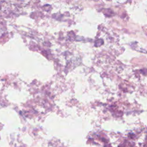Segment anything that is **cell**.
Returning a JSON list of instances; mask_svg holds the SVG:
<instances>
[]
</instances>
